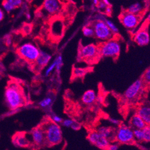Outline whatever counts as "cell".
<instances>
[{"label":"cell","instance_id":"8992f818","mask_svg":"<svg viewBox=\"0 0 150 150\" xmlns=\"http://www.w3.org/2000/svg\"><path fill=\"white\" fill-rule=\"evenodd\" d=\"M95 37L101 41H106L112 39L114 34L104 21H96L93 24Z\"/></svg>","mask_w":150,"mask_h":150},{"label":"cell","instance_id":"7c38bea8","mask_svg":"<svg viewBox=\"0 0 150 150\" xmlns=\"http://www.w3.org/2000/svg\"><path fill=\"white\" fill-rule=\"evenodd\" d=\"M29 135L32 143L36 146H42L46 145V137L42 127L38 126L34 128L30 132Z\"/></svg>","mask_w":150,"mask_h":150},{"label":"cell","instance_id":"3957f363","mask_svg":"<svg viewBox=\"0 0 150 150\" xmlns=\"http://www.w3.org/2000/svg\"><path fill=\"white\" fill-rule=\"evenodd\" d=\"M17 53L25 61L34 64L40 54V49L35 44L29 42L20 46L17 49Z\"/></svg>","mask_w":150,"mask_h":150},{"label":"cell","instance_id":"f6af8a7d","mask_svg":"<svg viewBox=\"0 0 150 150\" xmlns=\"http://www.w3.org/2000/svg\"><path fill=\"white\" fill-rule=\"evenodd\" d=\"M148 21H150V12H149V15H148Z\"/></svg>","mask_w":150,"mask_h":150},{"label":"cell","instance_id":"5bb4252c","mask_svg":"<svg viewBox=\"0 0 150 150\" xmlns=\"http://www.w3.org/2000/svg\"><path fill=\"white\" fill-rule=\"evenodd\" d=\"M52 55L44 50H40V53L35 62L34 63V69L37 71H41L42 69L48 65L52 59Z\"/></svg>","mask_w":150,"mask_h":150},{"label":"cell","instance_id":"6da1fadb","mask_svg":"<svg viewBox=\"0 0 150 150\" xmlns=\"http://www.w3.org/2000/svg\"><path fill=\"white\" fill-rule=\"evenodd\" d=\"M4 99L6 105L11 111L24 105L26 100L22 88L16 83H10L6 88Z\"/></svg>","mask_w":150,"mask_h":150},{"label":"cell","instance_id":"1f68e13d","mask_svg":"<svg viewBox=\"0 0 150 150\" xmlns=\"http://www.w3.org/2000/svg\"><path fill=\"white\" fill-rule=\"evenodd\" d=\"M142 81L147 84H150V67L144 72L142 76Z\"/></svg>","mask_w":150,"mask_h":150},{"label":"cell","instance_id":"2e32d148","mask_svg":"<svg viewBox=\"0 0 150 150\" xmlns=\"http://www.w3.org/2000/svg\"><path fill=\"white\" fill-rule=\"evenodd\" d=\"M145 122L146 125H150V105L144 104L137 110V113Z\"/></svg>","mask_w":150,"mask_h":150},{"label":"cell","instance_id":"4316f807","mask_svg":"<svg viewBox=\"0 0 150 150\" xmlns=\"http://www.w3.org/2000/svg\"><path fill=\"white\" fill-rule=\"evenodd\" d=\"M143 142H150V125H146L143 129Z\"/></svg>","mask_w":150,"mask_h":150},{"label":"cell","instance_id":"5b68a950","mask_svg":"<svg viewBox=\"0 0 150 150\" xmlns=\"http://www.w3.org/2000/svg\"><path fill=\"white\" fill-rule=\"evenodd\" d=\"M115 141L123 144H130L134 141L133 130L128 126L120 125L115 130Z\"/></svg>","mask_w":150,"mask_h":150},{"label":"cell","instance_id":"9c48e42d","mask_svg":"<svg viewBox=\"0 0 150 150\" xmlns=\"http://www.w3.org/2000/svg\"><path fill=\"white\" fill-rule=\"evenodd\" d=\"M87 139L92 145L102 150H106L110 144L107 138L102 136L97 131L90 132L87 136Z\"/></svg>","mask_w":150,"mask_h":150},{"label":"cell","instance_id":"60d3db41","mask_svg":"<svg viewBox=\"0 0 150 150\" xmlns=\"http://www.w3.org/2000/svg\"><path fill=\"white\" fill-rule=\"evenodd\" d=\"M4 16H5L4 12L3 10L1 7H0V22H1L4 19Z\"/></svg>","mask_w":150,"mask_h":150},{"label":"cell","instance_id":"d6a6232c","mask_svg":"<svg viewBox=\"0 0 150 150\" xmlns=\"http://www.w3.org/2000/svg\"><path fill=\"white\" fill-rule=\"evenodd\" d=\"M75 120L72 119H70V118H67V119H64L63 120L62 122L61 123V125L65 127H69L71 128L72 127V126L74 125V123H75Z\"/></svg>","mask_w":150,"mask_h":150},{"label":"cell","instance_id":"f35d334b","mask_svg":"<svg viewBox=\"0 0 150 150\" xmlns=\"http://www.w3.org/2000/svg\"><path fill=\"white\" fill-rule=\"evenodd\" d=\"M112 12V10L111 7H107L105 10L104 11V13H105V14L108 15V16H110V15H111Z\"/></svg>","mask_w":150,"mask_h":150},{"label":"cell","instance_id":"f1b7e54d","mask_svg":"<svg viewBox=\"0 0 150 150\" xmlns=\"http://www.w3.org/2000/svg\"><path fill=\"white\" fill-rule=\"evenodd\" d=\"M56 62V68L55 69L59 72L61 71L62 66H63V57L62 55H59L54 59Z\"/></svg>","mask_w":150,"mask_h":150},{"label":"cell","instance_id":"ee69618b","mask_svg":"<svg viewBox=\"0 0 150 150\" xmlns=\"http://www.w3.org/2000/svg\"><path fill=\"white\" fill-rule=\"evenodd\" d=\"M93 2V4H94V6H95L96 7L98 6L99 1H98V0H93V1H92Z\"/></svg>","mask_w":150,"mask_h":150},{"label":"cell","instance_id":"83f0119b","mask_svg":"<svg viewBox=\"0 0 150 150\" xmlns=\"http://www.w3.org/2000/svg\"><path fill=\"white\" fill-rule=\"evenodd\" d=\"M133 135L134 141H137L139 142H143V133L142 129H134L133 130Z\"/></svg>","mask_w":150,"mask_h":150},{"label":"cell","instance_id":"ffe728a7","mask_svg":"<svg viewBox=\"0 0 150 150\" xmlns=\"http://www.w3.org/2000/svg\"><path fill=\"white\" fill-rule=\"evenodd\" d=\"M146 124L142 120V119L137 114H134L130 118V127L133 129H143L145 126Z\"/></svg>","mask_w":150,"mask_h":150},{"label":"cell","instance_id":"d6986e66","mask_svg":"<svg viewBox=\"0 0 150 150\" xmlns=\"http://www.w3.org/2000/svg\"><path fill=\"white\" fill-rule=\"evenodd\" d=\"M64 25L61 21L55 20L51 25V33L54 37H60L63 34Z\"/></svg>","mask_w":150,"mask_h":150},{"label":"cell","instance_id":"30bf717a","mask_svg":"<svg viewBox=\"0 0 150 150\" xmlns=\"http://www.w3.org/2000/svg\"><path fill=\"white\" fill-rule=\"evenodd\" d=\"M62 5L57 0H45L42 4V10L48 16H54L61 11Z\"/></svg>","mask_w":150,"mask_h":150},{"label":"cell","instance_id":"f546056e","mask_svg":"<svg viewBox=\"0 0 150 150\" xmlns=\"http://www.w3.org/2000/svg\"><path fill=\"white\" fill-rule=\"evenodd\" d=\"M56 68V62L54 60L46 68V70L44 71V76L45 77H48L50 76V74L53 71L54 69H55Z\"/></svg>","mask_w":150,"mask_h":150},{"label":"cell","instance_id":"74e56055","mask_svg":"<svg viewBox=\"0 0 150 150\" xmlns=\"http://www.w3.org/2000/svg\"><path fill=\"white\" fill-rule=\"evenodd\" d=\"M81 125L79 123H78L76 121V122H75V123H74V125L72 126V127H71V129H72L74 130L77 131V130H80L81 129Z\"/></svg>","mask_w":150,"mask_h":150},{"label":"cell","instance_id":"b9f144b4","mask_svg":"<svg viewBox=\"0 0 150 150\" xmlns=\"http://www.w3.org/2000/svg\"><path fill=\"white\" fill-rule=\"evenodd\" d=\"M103 2L107 6V7H111V3L108 1V0H103Z\"/></svg>","mask_w":150,"mask_h":150},{"label":"cell","instance_id":"7402d4cb","mask_svg":"<svg viewBox=\"0 0 150 150\" xmlns=\"http://www.w3.org/2000/svg\"><path fill=\"white\" fill-rule=\"evenodd\" d=\"M145 6L144 4L141 2H135L131 4L126 9V11L134 14L136 15H139L144 10Z\"/></svg>","mask_w":150,"mask_h":150},{"label":"cell","instance_id":"4fadbf2b","mask_svg":"<svg viewBox=\"0 0 150 150\" xmlns=\"http://www.w3.org/2000/svg\"><path fill=\"white\" fill-rule=\"evenodd\" d=\"M28 134L23 132H18L14 134L12 137L13 145L16 148H28L31 145V138H29Z\"/></svg>","mask_w":150,"mask_h":150},{"label":"cell","instance_id":"ab89813d","mask_svg":"<svg viewBox=\"0 0 150 150\" xmlns=\"http://www.w3.org/2000/svg\"><path fill=\"white\" fill-rule=\"evenodd\" d=\"M23 31L24 33H27V34H29L30 33V32H31V27L29 25H25L23 28Z\"/></svg>","mask_w":150,"mask_h":150},{"label":"cell","instance_id":"7a4b0ae2","mask_svg":"<svg viewBox=\"0 0 150 150\" xmlns=\"http://www.w3.org/2000/svg\"><path fill=\"white\" fill-rule=\"evenodd\" d=\"M46 137V144L54 146L61 144L63 141V133L59 125L54 123L50 120L41 126Z\"/></svg>","mask_w":150,"mask_h":150},{"label":"cell","instance_id":"603a6c76","mask_svg":"<svg viewBox=\"0 0 150 150\" xmlns=\"http://www.w3.org/2000/svg\"><path fill=\"white\" fill-rule=\"evenodd\" d=\"M88 71L87 68L79 67L74 68L72 71V76L75 78H82L87 73Z\"/></svg>","mask_w":150,"mask_h":150},{"label":"cell","instance_id":"44dd1931","mask_svg":"<svg viewBox=\"0 0 150 150\" xmlns=\"http://www.w3.org/2000/svg\"><path fill=\"white\" fill-rule=\"evenodd\" d=\"M96 94L93 90H87L81 97V101L86 105H91L96 100Z\"/></svg>","mask_w":150,"mask_h":150},{"label":"cell","instance_id":"52a82bcc","mask_svg":"<svg viewBox=\"0 0 150 150\" xmlns=\"http://www.w3.org/2000/svg\"><path fill=\"white\" fill-rule=\"evenodd\" d=\"M99 56L98 46L94 44H88L86 46H83L79 49V57L86 61H94Z\"/></svg>","mask_w":150,"mask_h":150},{"label":"cell","instance_id":"ba28073f","mask_svg":"<svg viewBox=\"0 0 150 150\" xmlns=\"http://www.w3.org/2000/svg\"><path fill=\"white\" fill-rule=\"evenodd\" d=\"M141 17L139 15L130 13L126 11L120 16V21L122 25L127 29L133 30L139 23Z\"/></svg>","mask_w":150,"mask_h":150},{"label":"cell","instance_id":"836d02e7","mask_svg":"<svg viewBox=\"0 0 150 150\" xmlns=\"http://www.w3.org/2000/svg\"><path fill=\"white\" fill-rule=\"evenodd\" d=\"M108 121L113 125L116 126H119L120 125H121V122L118 120H117V118H112L110 117L108 118Z\"/></svg>","mask_w":150,"mask_h":150},{"label":"cell","instance_id":"8d00e7d4","mask_svg":"<svg viewBox=\"0 0 150 150\" xmlns=\"http://www.w3.org/2000/svg\"><path fill=\"white\" fill-rule=\"evenodd\" d=\"M4 38L6 44L7 45V46H10V45L11 44V42H12V38H11V35L6 34L4 36Z\"/></svg>","mask_w":150,"mask_h":150},{"label":"cell","instance_id":"9a60e30c","mask_svg":"<svg viewBox=\"0 0 150 150\" xmlns=\"http://www.w3.org/2000/svg\"><path fill=\"white\" fill-rule=\"evenodd\" d=\"M133 40L139 46H147L150 42V35L146 29H141L134 35Z\"/></svg>","mask_w":150,"mask_h":150},{"label":"cell","instance_id":"277c9868","mask_svg":"<svg viewBox=\"0 0 150 150\" xmlns=\"http://www.w3.org/2000/svg\"><path fill=\"white\" fill-rule=\"evenodd\" d=\"M100 56L105 57H117L121 53V45L115 40L111 39L101 43L98 46Z\"/></svg>","mask_w":150,"mask_h":150},{"label":"cell","instance_id":"e0dca14e","mask_svg":"<svg viewBox=\"0 0 150 150\" xmlns=\"http://www.w3.org/2000/svg\"><path fill=\"white\" fill-rule=\"evenodd\" d=\"M23 4L22 0H5L2 3L3 9L7 13H11L13 10L21 7Z\"/></svg>","mask_w":150,"mask_h":150},{"label":"cell","instance_id":"d590c367","mask_svg":"<svg viewBox=\"0 0 150 150\" xmlns=\"http://www.w3.org/2000/svg\"><path fill=\"white\" fill-rule=\"evenodd\" d=\"M97 8L100 10L102 12H104L107 6L104 4V3L103 2V1H99L98 6H96Z\"/></svg>","mask_w":150,"mask_h":150},{"label":"cell","instance_id":"d4e9b609","mask_svg":"<svg viewBox=\"0 0 150 150\" xmlns=\"http://www.w3.org/2000/svg\"><path fill=\"white\" fill-rule=\"evenodd\" d=\"M53 102V99L50 96H47L42 99L38 103L39 106L42 108H47L52 105Z\"/></svg>","mask_w":150,"mask_h":150},{"label":"cell","instance_id":"ac0fdd59","mask_svg":"<svg viewBox=\"0 0 150 150\" xmlns=\"http://www.w3.org/2000/svg\"><path fill=\"white\" fill-rule=\"evenodd\" d=\"M102 136L107 138L110 142H113L115 141V130L110 127L101 126L96 130Z\"/></svg>","mask_w":150,"mask_h":150},{"label":"cell","instance_id":"cb8c5ba5","mask_svg":"<svg viewBox=\"0 0 150 150\" xmlns=\"http://www.w3.org/2000/svg\"><path fill=\"white\" fill-rule=\"evenodd\" d=\"M82 33L84 37H92L95 36L94 33V29L92 26L90 25H86L84 26L82 29Z\"/></svg>","mask_w":150,"mask_h":150},{"label":"cell","instance_id":"e575fe53","mask_svg":"<svg viewBox=\"0 0 150 150\" xmlns=\"http://www.w3.org/2000/svg\"><path fill=\"white\" fill-rule=\"evenodd\" d=\"M119 145L118 143H110L106 150H118Z\"/></svg>","mask_w":150,"mask_h":150},{"label":"cell","instance_id":"484cf974","mask_svg":"<svg viewBox=\"0 0 150 150\" xmlns=\"http://www.w3.org/2000/svg\"><path fill=\"white\" fill-rule=\"evenodd\" d=\"M104 22H105V23L107 24L108 27L110 28V29L111 30V31L114 34V35L118 34V32H119L118 28H117V26L115 25V24L112 21L106 19L105 20Z\"/></svg>","mask_w":150,"mask_h":150},{"label":"cell","instance_id":"8fae6325","mask_svg":"<svg viewBox=\"0 0 150 150\" xmlns=\"http://www.w3.org/2000/svg\"><path fill=\"white\" fill-rule=\"evenodd\" d=\"M144 82L141 79H138L134 81L125 92V99L130 100L135 99L140 94L143 88Z\"/></svg>","mask_w":150,"mask_h":150},{"label":"cell","instance_id":"4dcf8cb0","mask_svg":"<svg viewBox=\"0 0 150 150\" xmlns=\"http://www.w3.org/2000/svg\"><path fill=\"white\" fill-rule=\"evenodd\" d=\"M50 120L56 124H61L63 121V118L56 114H52L50 116Z\"/></svg>","mask_w":150,"mask_h":150},{"label":"cell","instance_id":"7bdbcfd3","mask_svg":"<svg viewBox=\"0 0 150 150\" xmlns=\"http://www.w3.org/2000/svg\"><path fill=\"white\" fill-rule=\"evenodd\" d=\"M25 16H26V18L28 20H30L31 19V15L29 13H26V14H25Z\"/></svg>","mask_w":150,"mask_h":150}]
</instances>
